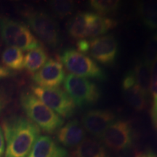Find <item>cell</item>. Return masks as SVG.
Listing matches in <instances>:
<instances>
[{
    "instance_id": "cell-16",
    "label": "cell",
    "mask_w": 157,
    "mask_h": 157,
    "mask_svg": "<svg viewBox=\"0 0 157 157\" xmlns=\"http://www.w3.org/2000/svg\"><path fill=\"white\" fill-rule=\"evenodd\" d=\"M71 157H110L105 146L93 138H84L71 152Z\"/></svg>"
},
{
    "instance_id": "cell-11",
    "label": "cell",
    "mask_w": 157,
    "mask_h": 157,
    "mask_svg": "<svg viewBox=\"0 0 157 157\" xmlns=\"http://www.w3.org/2000/svg\"><path fill=\"white\" fill-rule=\"evenodd\" d=\"M115 114L109 110L93 109L84 113L82 122L84 130L101 139L106 129L115 121Z\"/></svg>"
},
{
    "instance_id": "cell-22",
    "label": "cell",
    "mask_w": 157,
    "mask_h": 157,
    "mask_svg": "<svg viewBox=\"0 0 157 157\" xmlns=\"http://www.w3.org/2000/svg\"><path fill=\"white\" fill-rule=\"evenodd\" d=\"M150 94L152 98V105L151 108V118L154 128L157 132V58L151 66Z\"/></svg>"
},
{
    "instance_id": "cell-31",
    "label": "cell",
    "mask_w": 157,
    "mask_h": 157,
    "mask_svg": "<svg viewBox=\"0 0 157 157\" xmlns=\"http://www.w3.org/2000/svg\"><path fill=\"white\" fill-rule=\"evenodd\" d=\"M2 109V101L1 99H0V112H1Z\"/></svg>"
},
{
    "instance_id": "cell-29",
    "label": "cell",
    "mask_w": 157,
    "mask_h": 157,
    "mask_svg": "<svg viewBox=\"0 0 157 157\" xmlns=\"http://www.w3.org/2000/svg\"><path fill=\"white\" fill-rule=\"evenodd\" d=\"M148 157H157V154L152 150H148L146 152Z\"/></svg>"
},
{
    "instance_id": "cell-6",
    "label": "cell",
    "mask_w": 157,
    "mask_h": 157,
    "mask_svg": "<svg viewBox=\"0 0 157 157\" xmlns=\"http://www.w3.org/2000/svg\"><path fill=\"white\" fill-rule=\"evenodd\" d=\"M24 15L29 27L45 44L51 48L60 45V27L53 17L44 12L34 10H27Z\"/></svg>"
},
{
    "instance_id": "cell-26",
    "label": "cell",
    "mask_w": 157,
    "mask_h": 157,
    "mask_svg": "<svg viewBox=\"0 0 157 157\" xmlns=\"http://www.w3.org/2000/svg\"><path fill=\"white\" fill-rule=\"evenodd\" d=\"M76 48H77L76 50L82 54L85 55L86 53H89L90 40L86 39L77 40V42H76Z\"/></svg>"
},
{
    "instance_id": "cell-19",
    "label": "cell",
    "mask_w": 157,
    "mask_h": 157,
    "mask_svg": "<svg viewBox=\"0 0 157 157\" xmlns=\"http://www.w3.org/2000/svg\"><path fill=\"white\" fill-rule=\"evenodd\" d=\"M89 12H80L71 18L67 23V31L69 36L74 39L87 38Z\"/></svg>"
},
{
    "instance_id": "cell-13",
    "label": "cell",
    "mask_w": 157,
    "mask_h": 157,
    "mask_svg": "<svg viewBox=\"0 0 157 157\" xmlns=\"http://www.w3.org/2000/svg\"><path fill=\"white\" fill-rule=\"evenodd\" d=\"M85 130L77 119L68 121L57 131V140L67 148L77 146L85 137Z\"/></svg>"
},
{
    "instance_id": "cell-7",
    "label": "cell",
    "mask_w": 157,
    "mask_h": 157,
    "mask_svg": "<svg viewBox=\"0 0 157 157\" xmlns=\"http://www.w3.org/2000/svg\"><path fill=\"white\" fill-rule=\"evenodd\" d=\"M32 93L42 103L62 118H70L75 113L76 105L66 92L59 87H31Z\"/></svg>"
},
{
    "instance_id": "cell-17",
    "label": "cell",
    "mask_w": 157,
    "mask_h": 157,
    "mask_svg": "<svg viewBox=\"0 0 157 157\" xmlns=\"http://www.w3.org/2000/svg\"><path fill=\"white\" fill-rule=\"evenodd\" d=\"M137 12L145 26L157 31V1L140 2L137 4Z\"/></svg>"
},
{
    "instance_id": "cell-27",
    "label": "cell",
    "mask_w": 157,
    "mask_h": 157,
    "mask_svg": "<svg viewBox=\"0 0 157 157\" xmlns=\"http://www.w3.org/2000/svg\"><path fill=\"white\" fill-rule=\"evenodd\" d=\"M14 72L12 71L7 69V68H5L4 66L0 65V79H2V78L11 77L14 75Z\"/></svg>"
},
{
    "instance_id": "cell-23",
    "label": "cell",
    "mask_w": 157,
    "mask_h": 157,
    "mask_svg": "<svg viewBox=\"0 0 157 157\" xmlns=\"http://www.w3.org/2000/svg\"><path fill=\"white\" fill-rule=\"evenodd\" d=\"M89 5L93 10L104 15L117 12L121 7V2L118 0H92Z\"/></svg>"
},
{
    "instance_id": "cell-1",
    "label": "cell",
    "mask_w": 157,
    "mask_h": 157,
    "mask_svg": "<svg viewBox=\"0 0 157 157\" xmlns=\"http://www.w3.org/2000/svg\"><path fill=\"white\" fill-rule=\"evenodd\" d=\"M2 127L6 140L5 157H28L40 135V129L21 116L4 119Z\"/></svg>"
},
{
    "instance_id": "cell-5",
    "label": "cell",
    "mask_w": 157,
    "mask_h": 157,
    "mask_svg": "<svg viewBox=\"0 0 157 157\" xmlns=\"http://www.w3.org/2000/svg\"><path fill=\"white\" fill-rule=\"evenodd\" d=\"M63 87L76 106L78 108L92 106L97 103L101 97V90L95 82L73 74L66 76Z\"/></svg>"
},
{
    "instance_id": "cell-25",
    "label": "cell",
    "mask_w": 157,
    "mask_h": 157,
    "mask_svg": "<svg viewBox=\"0 0 157 157\" xmlns=\"http://www.w3.org/2000/svg\"><path fill=\"white\" fill-rule=\"evenodd\" d=\"M157 58V31L150 36L145 47L143 60L152 66Z\"/></svg>"
},
{
    "instance_id": "cell-14",
    "label": "cell",
    "mask_w": 157,
    "mask_h": 157,
    "mask_svg": "<svg viewBox=\"0 0 157 157\" xmlns=\"http://www.w3.org/2000/svg\"><path fill=\"white\" fill-rule=\"evenodd\" d=\"M28 157H68V152L48 135H39Z\"/></svg>"
},
{
    "instance_id": "cell-4",
    "label": "cell",
    "mask_w": 157,
    "mask_h": 157,
    "mask_svg": "<svg viewBox=\"0 0 157 157\" xmlns=\"http://www.w3.org/2000/svg\"><path fill=\"white\" fill-rule=\"evenodd\" d=\"M0 32L5 44L22 51H30L41 45L26 25L5 15L0 16Z\"/></svg>"
},
{
    "instance_id": "cell-24",
    "label": "cell",
    "mask_w": 157,
    "mask_h": 157,
    "mask_svg": "<svg viewBox=\"0 0 157 157\" xmlns=\"http://www.w3.org/2000/svg\"><path fill=\"white\" fill-rule=\"evenodd\" d=\"M49 6L53 14L59 18L71 15L76 9V4L68 0H55L49 2Z\"/></svg>"
},
{
    "instance_id": "cell-28",
    "label": "cell",
    "mask_w": 157,
    "mask_h": 157,
    "mask_svg": "<svg viewBox=\"0 0 157 157\" xmlns=\"http://www.w3.org/2000/svg\"><path fill=\"white\" fill-rule=\"evenodd\" d=\"M5 137H4L2 129L0 127V157H2L5 154Z\"/></svg>"
},
{
    "instance_id": "cell-21",
    "label": "cell",
    "mask_w": 157,
    "mask_h": 157,
    "mask_svg": "<svg viewBox=\"0 0 157 157\" xmlns=\"http://www.w3.org/2000/svg\"><path fill=\"white\" fill-rule=\"evenodd\" d=\"M2 62L7 69L21 71L24 68V55L15 47H7L2 54Z\"/></svg>"
},
{
    "instance_id": "cell-9",
    "label": "cell",
    "mask_w": 157,
    "mask_h": 157,
    "mask_svg": "<svg viewBox=\"0 0 157 157\" xmlns=\"http://www.w3.org/2000/svg\"><path fill=\"white\" fill-rule=\"evenodd\" d=\"M118 42L114 35L109 34L90 40V54L95 62L112 66L118 56Z\"/></svg>"
},
{
    "instance_id": "cell-2",
    "label": "cell",
    "mask_w": 157,
    "mask_h": 157,
    "mask_svg": "<svg viewBox=\"0 0 157 157\" xmlns=\"http://www.w3.org/2000/svg\"><path fill=\"white\" fill-rule=\"evenodd\" d=\"M20 102L28 119L43 132L53 134L63 125V119L32 93L23 92L21 93Z\"/></svg>"
},
{
    "instance_id": "cell-3",
    "label": "cell",
    "mask_w": 157,
    "mask_h": 157,
    "mask_svg": "<svg viewBox=\"0 0 157 157\" xmlns=\"http://www.w3.org/2000/svg\"><path fill=\"white\" fill-rule=\"evenodd\" d=\"M59 59L68 71L71 73V74L98 82L106 80V74L103 68L93 59L78 52L76 49H66L60 54Z\"/></svg>"
},
{
    "instance_id": "cell-8",
    "label": "cell",
    "mask_w": 157,
    "mask_h": 157,
    "mask_svg": "<svg viewBox=\"0 0 157 157\" xmlns=\"http://www.w3.org/2000/svg\"><path fill=\"white\" fill-rule=\"evenodd\" d=\"M135 134L132 125L129 120L113 121L106 129L102 137L104 146L115 152H122L132 148Z\"/></svg>"
},
{
    "instance_id": "cell-10",
    "label": "cell",
    "mask_w": 157,
    "mask_h": 157,
    "mask_svg": "<svg viewBox=\"0 0 157 157\" xmlns=\"http://www.w3.org/2000/svg\"><path fill=\"white\" fill-rule=\"evenodd\" d=\"M66 73L60 59L50 58L44 66L32 76L37 86L44 87H58L64 82Z\"/></svg>"
},
{
    "instance_id": "cell-20",
    "label": "cell",
    "mask_w": 157,
    "mask_h": 157,
    "mask_svg": "<svg viewBox=\"0 0 157 157\" xmlns=\"http://www.w3.org/2000/svg\"><path fill=\"white\" fill-rule=\"evenodd\" d=\"M48 60V54L41 44L38 48L28 51L24 56V68L29 73L34 74Z\"/></svg>"
},
{
    "instance_id": "cell-30",
    "label": "cell",
    "mask_w": 157,
    "mask_h": 157,
    "mask_svg": "<svg viewBox=\"0 0 157 157\" xmlns=\"http://www.w3.org/2000/svg\"><path fill=\"white\" fill-rule=\"evenodd\" d=\"M134 157H148L146 152H137Z\"/></svg>"
},
{
    "instance_id": "cell-12",
    "label": "cell",
    "mask_w": 157,
    "mask_h": 157,
    "mask_svg": "<svg viewBox=\"0 0 157 157\" xmlns=\"http://www.w3.org/2000/svg\"><path fill=\"white\" fill-rule=\"evenodd\" d=\"M123 95L130 106L135 111H142L147 106V98L135 82L132 70L124 76L121 82Z\"/></svg>"
},
{
    "instance_id": "cell-15",
    "label": "cell",
    "mask_w": 157,
    "mask_h": 157,
    "mask_svg": "<svg viewBox=\"0 0 157 157\" xmlns=\"http://www.w3.org/2000/svg\"><path fill=\"white\" fill-rule=\"evenodd\" d=\"M118 25L117 21L98 13H89L87 38L94 39L106 34Z\"/></svg>"
},
{
    "instance_id": "cell-18",
    "label": "cell",
    "mask_w": 157,
    "mask_h": 157,
    "mask_svg": "<svg viewBox=\"0 0 157 157\" xmlns=\"http://www.w3.org/2000/svg\"><path fill=\"white\" fill-rule=\"evenodd\" d=\"M135 82L141 91L147 98L150 95V83L151 76V66L141 59L135 63L132 69Z\"/></svg>"
}]
</instances>
